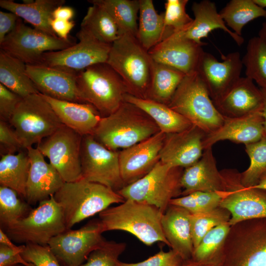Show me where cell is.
Masks as SVG:
<instances>
[{
  "instance_id": "obj_55",
  "label": "cell",
  "mask_w": 266,
  "mask_h": 266,
  "mask_svg": "<svg viewBox=\"0 0 266 266\" xmlns=\"http://www.w3.org/2000/svg\"><path fill=\"white\" fill-rule=\"evenodd\" d=\"M180 266H219L217 262H199L192 259L184 260Z\"/></svg>"
},
{
  "instance_id": "obj_46",
  "label": "cell",
  "mask_w": 266,
  "mask_h": 266,
  "mask_svg": "<svg viewBox=\"0 0 266 266\" xmlns=\"http://www.w3.org/2000/svg\"><path fill=\"white\" fill-rule=\"evenodd\" d=\"M20 254L26 261L35 266H63L48 245L24 244Z\"/></svg>"
},
{
  "instance_id": "obj_11",
  "label": "cell",
  "mask_w": 266,
  "mask_h": 266,
  "mask_svg": "<svg viewBox=\"0 0 266 266\" xmlns=\"http://www.w3.org/2000/svg\"><path fill=\"white\" fill-rule=\"evenodd\" d=\"M76 43L73 37L64 39L32 28L19 18L15 27L6 35L0 47L27 65H36L43 53L62 50Z\"/></svg>"
},
{
  "instance_id": "obj_25",
  "label": "cell",
  "mask_w": 266,
  "mask_h": 266,
  "mask_svg": "<svg viewBox=\"0 0 266 266\" xmlns=\"http://www.w3.org/2000/svg\"><path fill=\"white\" fill-rule=\"evenodd\" d=\"M181 196L197 191L220 192L224 190V183L219 171L212 147L204 150L200 159L185 168L181 177Z\"/></svg>"
},
{
  "instance_id": "obj_24",
  "label": "cell",
  "mask_w": 266,
  "mask_h": 266,
  "mask_svg": "<svg viewBox=\"0 0 266 266\" xmlns=\"http://www.w3.org/2000/svg\"><path fill=\"white\" fill-rule=\"evenodd\" d=\"M224 118L219 128L206 134L204 149L226 140L245 145L252 143L260 140L266 133L262 111L241 117Z\"/></svg>"
},
{
  "instance_id": "obj_40",
  "label": "cell",
  "mask_w": 266,
  "mask_h": 266,
  "mask_svg": "<svg viewBox=\"0 0 266 266\" xmlns=\"http://www.w3.org/2000/svg\"><path fill=\"white\" fill-rule=\"evenodd\" d=\"M231 225L221 224L208 232L194 249L192 258L199 262H219L220 253Z\"/></svg>"
},
{
  "instance_id": "obj_16",
  "label": "cell",
  "mask_w": 266,
  "mask_h": 266,
  "mask_svg": "<svg viewBox=\"0 0 266 266\" xmlns=\"http://www.w3.org/2000/svg\"><path fill=\"white\" fill-rule=\"evenodd\" d=\"M99 219L76 230L66 229L52 238L48 246L63 266H80L106 240Z\"/></svg>"
},
{
  "instance_id": "obj_58",
  "label": "cell",
  "mask_w": 266,
  "mask_h": 266,
  "mask_svg": "<svg viewBox=\"0 0 266 266\" xmlns=\"http://www.w3.org/2000/svg\"><path fill=\"white\" fill-rule=\"evenodd\" d=\"M258 36L262 38L266 44V22L262 24L259 31Z\"/></svg>"
},
{
  "instance_id": "obj_4",
  "label": "cell",
  "mask_w": 266,
  "mask_h": 266,
  "mask_svg": "<svg viewBox=\"0 0 266 266\" xmlns=\"http://www.w3.org/2000/svg\"><path fill=\"white\" fill-rule=\"evenodd\" d=\"M106 63L120 76L129 94L146 98L153 60L136 36L121 34L112 43Z\"/></svg>"
},
{
  "instance_id": "obj_54",
  "label": "cell",
  "mask_w": 266,
  "mask_h": 266,
  "mask_svg": "<svg viewBox=\"0 0 266 266\" xmlns=\"http://www.w3.org/2000/svg\"><path fill=\"white\" fill-rule=\"evenodd\" d=\"M0 244H4L14 250L20 252L22 251L24 247V244L19 246L14 244L10 238L1 229H0Z\"/></svg>"
},
{
  "instance_id": "obj_43",
  "label": "cell",
  "mask_w": 266,
  "mask_h": 266,
  "mask_svg": "<svg viewBox=\"0 0 266 266\" xmlns=\"http://www.w3.org/2000/svg\"><path fill=\"white\" fill-rule=\"evenodd\" d=\"M221 192H194L172 199L169 204L184 208L191 213L206 211L220 206Z\"/></svg>"
},
{
  "instance_id": "obj_15",
  "label": "cell",
  "mask_w": 266,
  "mask_h": 266,
  "mask_svg": "<svg viewBox=\"0 0 266 266\" xmlns=\"http://www.w3.org/2000/svg\"><path fill=\"white\" fill-rule=\"evenodd\" d=\"M80 161L82 176L118 192L125 184L119 164V152L110 150L92 135L82 136Z\"/></svg>"
},
{
  "instance_id": "obj_48",
  "label": "cell",
  "mask_w": 266,
  "mask_h": 266,
  "mask_svg": "<svg viewBox=\"0 0 266 266\" xmlns=\"http://www.w3.org/2000/svg\"><path fill=\"white\" fill-rule=\"evenodd\" d=\"M9 123L0 120V155L26 150Z\"/></svg>"
},
{
  "instance_id": "obj_28",
  "label": "cell",
  "mask_w": 266,
  "mask_h": 266,
  "mask_svg": "<svg viewBox=\"0 0 266 266\" xmlns=\"http://www.w3.org/2000/svg\"><path fill=\"white\" fill-rule=\"evenodd\" d=\"M41 95L51 105L64 125L82 136L93 135L102 117L94 106L89 103L59 100Z\"/></svg>"
},
{
  "instance_id": "obj_44",
  "label": "cell",
  "mask_w": 266,
  "mask_h": 266,
  "mask_svg": "<svg viewBox=\"0 0 266 266\" xmlns=\"http://www.w3.org/2000/svg\"><path fill=\"white\" fill-rule=\"evenodd\" d=\"M188 1V0H167L165 2L164 24L168 37L185 30L192 23L193 19L186 11Z\"/></svg>"
},
{
  "instance_id": "obj_13",
  "label": "cell",
  "mask_w": 266,
  "mask_h": 266,
  "mask_svg": "<svg viewBox=\"0 0 266 266\" xmlns=\"http://www.w3.org/2000/svg\"><path fill=\"white\" fill-rule=\"evenodd\" d=\"M82 136L63 125L37 144L41 153L48 159L65 182L82 178L80 153Z\"/></svg>"
},
{
  "instance_id": "obj_49",
  "label": "cell",
  "mask_w": 266,
  "mask_h": 266,
  "mask_svg": "<svg viewBox=\"0 0 266 266\" xmlns=\"http://www.w3.org/2000/svg\"><path fill=\"white\" fill-rule=\"evenodd\" d=\"M22 98L0 83V118L9 122Z\"/></svg>"
},
{
  "instance_id": "obj_23",
  "label": "cell",
  "mask_w": 266,
  "mask_h": 266,
  "mask_svg": "<svg viewBox=\"0 0 266 266\" xmlns=\"http://www.w3.org/2000/svg\"><path fill=\"white\" fill-rule=\"evenodd\" d=\"M224 117L237 118L262 111L261 89L248 78L241 77L224 95L213 102Z\"/></svg>"
},
{
  "instance_id": "obj_38",
  "label": "cell",
  "mask_w": 266,
  "mask_h": 266,
  "mask_svg": "<svg viewBox=\"0 0 266 266\" xmlns=\"http://www.w3.org/2000/svg\"><path fill=\"white\" fill-rule=\"evenodd\" d=\"M242 62L246 77L266 90V44L259 36L248 41Z\"/></svg>"
},
{
  "instance_id": "obj_30",
  "label": "cell",
  "mask_w": 266,
  "mask_h": 266,
  "mask_svg": "<svg viewBox=\"0 0 266 266\" xmlns=\"http://www.w3.org/2000/svg\"><path fill=\"white\" fill-rule=\"evenodd\" d=\"M65 3V0H36L32 3L25 4L12 0H0V6L23 19L34 28L57 36L52 30L49 21L53 18V11Z\"/></svg>"
},
{
  "instance_id": "obj_12",
  "label": "cell",
  "mask_w": 266,
  "mask_h": 266,
  "mask_svg": "<svg viewBox=\"0 0 266 266\" xmlns=\"http://www.w3.org/2000/svg\"><path fill=\"white\" fill-rule=\"evenodd\" d=\"M224 183L220 206L231 214V226L255 218H266V190L244 186L235 169L221 171Z\"/></svg>"
},
{
  "instance_id": "obj_34",
  "label": "cell",
  "mask_w": 266,
  "mask_h": 266,
  "mask_svg": "<svg viewBox=\"0 0 266 266\" xmlns=\"http://www.w3.org/2000/svg\"><path fill=\"white\" fill-rule=\"evenodd\" d=\"M185 75L174 68L153 61L151 79L145 99L168 105Z\"/></svg>"
},
{
  "instance_id": "obj_29",
  "label": "cell",
  "mask_w": 266,
  "mask_h": 266,
  "mask_svg": "<svg viewBox=\"0 0 266 266\" xmlns=\"http://www.w3.org/2000/svg\"><path fill=\"white\" fill-rule=\"evenodd\" d=\"M125 101L145 112L155 122L160 131L166 134L182 132L193 125L185 117L166 104L136 97L129 93L125 95Z\"/></svg>"
},
{
  "instance_id": "obj_26",
  "label": "cell",
  "mask_w": 266,
  "mask_h": 266,
  "mask_svg": "<svg viewBox=\"0 0 266 266\" xmlns=\"http://www.w3.org/2000/svg\"><path fill=\"white\" fill-rule=\"evenodd\" d=\"M192 10L195 18L191 25L185 30L172 35L205 45L206 43L202 42L201 39L207 37L212 31L221 29L229 34L237 45L241 46L244 42L242 36L238 35L228 28L214 2L209 0L194 2Z\"/></svg>"
},
{
  "instance_id": "obj_59",
  "label": "cell",
  "mask_w": 266,
  "mask_h": 266,
  "mask_svg": "<svg viewBox=\"0 0 266 266\" xmlns=\"http://www.w3.org/2000/svg\"><path fill=\"white\" fill-rule=\"evenodd\" d=\"M254 2L262 8L266 7V0H254Z\"/></svg>"
},
{
  "instance_id": "obj_53",
  "label": "cell",
  "mask_w": 266,
  "mask_h": 266,
  "mask_svg": "<svg viewBox=\"0 0 266 266\" xmlns=\"http://www.w3.org/2000/svg\"><path fill=\"white\" fill-rule=\"evenodd\" d=\"M75 14L73 8L68 6H61L57 7L53 12L52 17L54 19L65 20H72Z\"/></svg>"
},
{
  "instance_id": "obj_3",
  "label": "cell",
  "mask_w": 266,
  "mask_h": 266,
  "mask_svg": "<svg viewBox=\"0 0 266 266\" xmlns=\"http://www.w3.org/2000/svg\"><path fill=\"white\" fill-rule=\"evenodd\" d=\"M160 131L145 112L125 101L115 112L101 118L92 135L107 148L116 151L132 146Z\"/></svg>"
},
{
  "instance_id": "obj_47",
  "label": "cell",
  "mask_w": 266,
  "mask_h": 266,
  "mask_svg": "<svg viewBox=\"0 0 266 266\" xmlns=\"http://www.w3.org/2000/svg\"><path fill=\"white\" fill-rule=\"evenodd\" d=\"M183 261L173 250L166 252L161 249L154 255L140 262H121V266H180Z\"/></svg>"
},
{
  "instance_id": "obj_7",
  "label": "cell",
  "mask_w": 266,
  "mask_h": 266,
  "mask_svg": "<svg viewBox=\"0 0 266 266\" xmlns=\"http://www.w3.org/2000/svg\"><path fill=\"white\" fill-rule=\"evenodd\" d=\"M76 84L85 101L94 106L102 117L115 112L129 93L121 78L106 63L78 72Z\"/></svg>"
},
{
  "instance_id": "obj_60",
  "label": "cell",
  "mask_w": 266,
  "mask_h": 266,
  "mask_svg": "<svg viewBox=\"0 0 266 266\" xmlns=\"http://www.w3.org/2000/svg\"><path fill=\"white\" fill-rule=\"evenodd\" d=\"M23 3L25 4H30L34 1L33 0H23Z\"/></svg>"
},
{
  "instance_id": "obj_45",
  "label": "cell",
  "mask_w": 266,
  "mask_h": 266,
  "mask_svg": "<svg viewBox=\"0 0 266 266\" xmlns=\"http://www.w3.org/2000/svg\"><path fill=\"white\" fill-rule=\"evenodd\" d=\"M126 248L125 242L106 240L93 251L85 264L80 266H121L120 256Z\"/></svg>"
},
{
  "instance_id": "obj_17",
  "label": "cell",
  "mask_w": 266,
  "mask_h": 266,
  "mask_svg": "<svg viewBox=\"0 0 266 266\" xmlns=\"http://www.w3.org/2000/svg\"><path fill=\"white\" fill-rule=\"evenodd\" d=\"M222 59L219 61L212 54L203 51L196 70L213 102L224 95L241 77L243 64L238 52L222 56Z\"/></svg>"
},
{
  "instance_id": "obj_9",
  "label": "cell",
  "mask_w": 266,
  "mask_h": 266,
  "mask_svg": "<svg viewBox=\"0 0 266 266\" xmlns=\"http://www.w3.org/2000/svg\"><path fill=\"white\" fill-rule=\"evenodd\" d=\"M183 171L182 167H171L159 161L146 175L117 192L125 200L148 203L164 213L170 200L181 195Z\"/></svg>"
},
{
  "instance_id": "obj_51",
  "label": "cell",
  "mask_w": 266,
  "mask_h": 266,
  "mask_svg": "<svg viewBox=\"0 0 266 266\" xmlns=\"http://www.w3.org/2000/svg\"><path fill=\"white\" fill-rule=\"evenodd\" d=\"M19 17L12 12L0 11V44L16 26Z\"/></svg>"
},
{
  "instance_id": "obj_57",
  "label": "cell",
  "mask_w": 266,
  "mask_h": 266,
  "mask_svg": "<svg viewBox=\"0 0 266 266\" xmlns=\"http://www.w3.org/2000/svg\"><path fill=\"white\" fill-rule=\"evenodd\" d=\"M252 187L266 190V172L261 176L257 184Z\"/></svg>"
},
{
  "instance_id": "obj_1",
  "label": "cell",
  "mask_w": 266,
  "mask_h": 266,
  "mask_svg": "<svg viewBox=\"0 0 266 266\" xmlns=\"http://www.w3.org/2000/svg\"><path fill=\"white\" fill-rule=\"evenodd\" d=\"M163 213L148 203L125 200L99 214L103 233L123 231L131 233L147 246L161 242L169 247L161 225Z\"/></svg>"
},
{
  "instance_id": "obj_31",
  "label": "cell",
  "mask_w": 266,
  "mask_h": 266,
  "mask_svg": "<svg viewBox=\"0 0 266 266\" xmlns=\"http://www.w3.org/2000/svg\"><path fill=\"white\" fill-rule=\"evenodd\" d=\"M0 83L22 98L39 94L29 76L26 64L0 50Z\"/></svg>"
},
{
  "instance_id": "obj_61",
  "label": "cell",
  "mask_w": 266,
  "mask_h": 266,
  "mask_svg": "<svg viewBox=\"0 0 266 266\" xmlns=\"http://www.w3.org/2000/svg\"><path fill=\"white\" fill-rule=\"evenodd\" d=\"M15 266H24L23 265H22V264H18V265H17Z\"/></svg>"
},
{
  "instance_id": "obj_20",
  "label": "cell",
  "mask_w": 266,
  "mask_h": 266,
  "mask_svg": "<svg viewBox=\"0 0 266 266\" xmlns=\"http://www.w3.org/2000/svg\"><path fill=\"white\" fill-rule=\"evenodd\" d=\"M206 133L198 127L166 134L160 153V161L171 167L186 168L195 163L204 151Z\"/></svg>"
},
{
  "instance_id": "obj_19",
  "label": "cell",
  "mask_w": 266,
  "mask_h": 266,
  "mask_svg": "<svg viewBox=\"0 0 266 266\" xmlns=\"http://www.w3.org/2000/svg\"><path fill=\"white\" fill-rule=\"evenodd\" d=\"M166 136L160 131L119 152L120 172L125 186L139 180L153 169L160 161Z\"/></svg>"
},
{
  "instance_id": "obj_56",
  "label": "cell",
  "mask_w": 266,
  "mask_h": 266,
  "mask_svg": "<svg viewBox=\"0 0 266 266\" xmlns=\"http://www.w3.org/2000/svg\"><path fill=\"white\" fill-rule=\"evenodd\" d=\"M263 96V105L262 114L264 119V127L266 133V90L261 89Z\"/></svg>"
},
{
  "instance_id": "obj_6",
  "label": "cell",
  "mask_w": 266,
  "mask_h": 266,
  "mask_svg": "<svg viewBox=\"0 0 266 266\" xmlns=\"http://www.w3.org/2000/svg\"><path fill=\"white\" fill-rule=\"evenodd\" d=\"M167 105L206 134L217 130L225 120L197 71L185 75Z\"/></svg>"
},
{
  "instance_id": "obj_42",
  "label": "cell",
  "mask_w": 266,
  "mask_h": 266,
  "mask_svg": "<svg viewBox=\"0 0 266 266\" xmlns=\"http://www.w3.org/2000/svg\"><path fill=\"white\" fill-rule=\"evenodd\" d=\"M245 146L250 163L247 169L240 173V179L244 186L251 187L257 185L266 172V133L258 141Z\"/></svg>"
},
{
  "instance_id": "obj_39",
  "label": "cell",
  "mask_w": 266,
  "mask_h": 266,
  "mask_svg": "<svg viewBox=\"0 0 266 266\" xmlns=\"http://www.w3.org/2000/svg\"><path fill=\"white\" fill-rule=\"evenodd\" d=\"M13 189L0 186V225L4 230L11 224L28 216L33 210Z\"/></svg>"
},
{
  "instance_id": "obj_35",
  "label": "cell",
  "mask_w": 266,
  "mask_h": 266,
  "mask_svg": "<svg viewBox=\"0 0 266 266\" xmlns=\"http://www.w3.org/2000/svg\"><path fill=\"white\" fill-rule=\"evenodd\" d=\"M88 2L102 7L109 14L120 35L128 33L136 36L139 0H89Z\"/></svg>"
},
{
  "instance_id": "obj_2",
  "label": "cell",
  "mask_w": 266,
  "mask_h": 266,
  "mask_svg": "<svg viewBox=\"0 0 266 266\" xmlns=\"http://www.w3.org/2000/svg\"><path fill=\"white\" fill-rule=\"evenodd\" d=\"M54 198L61 206L67 229L125 199L116 191L100 183L81 178L65 182Z\"/></svg>"
},
{
  "instance_id": "obj_52",
  "label": "cell",
  "mask_w": 266,
  "mask_h": 266,
  "mask_svg": "<svg viewBox=\"0 0 266 266\" xmlns=\"http://www.w3.org/2000/svg\"><path fill=\"white\" fill-rule=\"evenodd\" d=\"M50 26L54 33L60 38L67 39L69 34L75 26L73 20H65L52 18L49 21Z\"/></svg>"
},
{
  "instance_id": "obj_5",
  "label": "cell",
  "mask_w": 266,
  "mask_h": 266,
  "mask_svg": "<svg viewBox=\"0 0 266 266\" xmlns=\"http://www.w3.org/2000/svg\"><path fill=\"white\" fill-rule=\"evenodd\" d=\"M219 262V266H266V218L231 226Z\"/></svg>"
},
{
  "instance_id": "obj_10",
  "label": "cell",
  "mask_w": 266,
  "mask_h": 266,
  "mask_svg": "<svg viewBox=\"0 0 266 266\" xmlns=\"http://www.w3.org/2000/svg\"><path fill=\"white\" fill-rule=\"evenodd\" d=\"M66 229L62 208L52 196L3 231L16 243L45 246Z\"/></svg>"
},
{
  "instance_id": "obj_41",
  "label": "cell",
  "mask_w": 266,
  "mask_h": 266,
  "mask_svg": "<svg viewBox=\"0 0 266 266\" xmlns=\"http://www.w3.org/2000/svg\"><path fill=\"white\" fill-rule=\"evenodd\" d=\"M230 219V213L220 206L210 210L190 213L191 230L194 249L208 232L221 224L229 222Z\"/></svg>"
},
{
  "instance_id": "obj_33",
  "label": "cell",
  "mask_w": 266,
  "mask_h": 266,
  "mask_svg": "<svg viewBox=\"0 0 266 266\" xmlns=\"http://www.w3.org/2000/svg\"><path fill=\"white\" fill-rule=\"evenodd\" d=\"M0 156V186L13 189L22 199L25 200L31 166L27 150H23L17 154Z\"/></svg>"
},
{
  "instance_id": "obj_14",
  "label": "cell",
  "mask_w": 266,
  "mask_h": 266,
  "mask_svg": "<svg viewBox=\"0 0 266 266\" xmlns=\"http://www.w3.org/2000/svg\"><path fill=\"white\" fill-rule=\"evenodd\" d=\"M79 41L65 49L43 53L36 65H43L78 72L93 65L106 63L112 44L97 39L80 28Z\"/></svg>"
},
{
  "instance_id": "obj_21",
  "label": "cell",
  "mask_w": 266,
  "mask_h": 266,
  "mask_svg": "<svg viewBox=\"0 0 266 266\" xmlns=\"http://www.w3.org/2000/svg\"><path fill=\"white\" fill-rule=\"evenodd\" d=\"M203 45L171 35L148 51L154 62L174 68L186 75L196 71Z\"/></svg>"
},
{
  "instance_id": "obj_8",
  "label": "cell",
  "mask_w": 266,
  "mask_h": 266,
  "mask_svg": "<svg viewBox=\"0 0 266 266\" xmlns=\"http://www.w3.org/2000/svg\"><path fill=\"white\" fill-rule=\"evenodd\" d=\"M8 123L26 150L37 144L63 125L40 93L22 98Z\"/></svg>"
},
{
  "instance_id": "obj_36",
  "label": "cell",
  "mask_w": 266,
  "mask_h": 266,
  "mask_svg": "<svg viewBox=\"0 0 266 266\" xmlns=\"http://www.w3.org/2000/svg\"><path fill=\"white\" fill-rule=\"evenodd\" d=\"M219 13L227 27L239 36L247 23L258 18H266V9L254 0H231Z\"/></svg>"
},
{
  "instance_id": "obj_37",
  "label": "cell",
  "mask_w": 266,
  "mask_h": 266,
  "mask_svg": "<svg viewBox=\"0 0 266 266\" xmlns=\"http://www.w3.org/2000/svg\"><path fill=\"white\" fill-rule=\"evenodd\" d=\"M82 28L100 41L112 44L120 34L117 25L102 7L93 4L88 7L80 24Z\"/></svg>"
},
{
  "instance_id": "obj_32",
  "label": "cell",
  "mask_w": 266,
  "mask_h": 266,
  "mask_svg": "<svg viewBox=\"0 0 266 266\" xmlns=\"http://www.w3.org/2000/svg\"><path fill=\"white\" fill-rule=\"evenodd\" d=\"M136 38L148 51L168 37L164 13L159 14L152 0H139Z\"/></svg>"
},
{
  "instance_id": "obj_18",
  "label": "cell",
  "mask_w": 266,
  "mask_h": 266,
  "mask_svg": "<svg viewBox=\"0 0 266 266\" xmlns=\"http://www.w3.org/2000/svg\"><path fill=\"white\" fill-rule=\"evenodd\" d=\"M27 73L40 94L59 100L87 103L76 84V72L43 65H27Z\"/></svg>"
},
{
  "instance_id": "obj_27",
  "label": "cell",
  "mask_w": 266,
  "mask_h": 266,
  "mask_svg": "<svg viewBox=\"0 0 266 266\" xmlns=\"http://www.w3.org/2000/svg\"><path fill=\"white\" fill-rule=\"evenodd\" d=\"M190 212L181 207L169 204L163 214L161 225L169 247L183 260L192 258L194 251L190 221Z\"/></svg>"
},
{
  "instance_id": "obj_50",
  "label": "cell",
  "mask_w": 266,
  "mask_h": 266,
  "mask_svg": "<svg viewBox=\"0 0 266 266\" xmlns=\"http://www.w3.org/2000/svg\"><path fill=\"white\" fill-rule=\"evenodd\" d=\"M20 252L0 244V266H15L22 264L25 266H35L27 262L21 256Z\"/></svg>"
},
{
  "instance_id": "obj_22",
  "label": "cell",
  "mask_w": 266,
  "mask_h": 266,
  "mask_svg": "<svg viewBox=\"0 0 266 266\" xmlns=\"http://www.w3.org/2000/svg\"><path fill=\"white\" fill-rule=\"evenodd\" d=\"M30 169L26 189L25 200L30 205L48 200L65 183L54 167L48 163L37 148L27 149Z\"/></svg>"
}]
</instances>
